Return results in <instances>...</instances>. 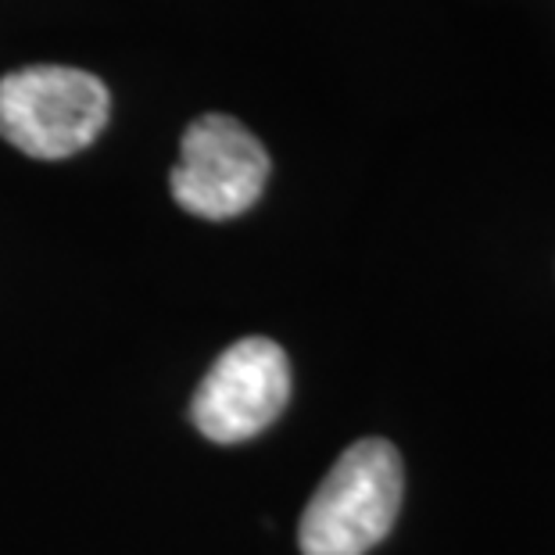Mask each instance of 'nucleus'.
Listing matches in <instances>:
<instances>
[{
  "label": "nucleus",
  "instance_id": "obj_2",
  "mask_svg": "<svg viewBox=\"0 0 555 555\" xmlns=\"http://www.w3.org/2000/svg\"><path fill=\"white\" fill-rule=\"evenodd\" d=\"M108 115V87L82 68L29 65L0 79V137L29 158L79 155L101 137Z\"/></svg>",
  "mask_w": 555,
  "mask_h": 555
},
{
  "label": "nucleus",
  "instance_id": "obj_1",
  "mask_svg": "<svg viewBox=\"0 0 555 555\" xmlns=\"http://www.w3.org/2000/svg\"><path fill=\"white\" fill-rule=\"evenodd\" d=\"M405 474L401 455L384 437H362L319 483L298 524L305 555H365L391 534Z\"/></svg>",
  "mask_w": 555,
  "mask_h": 555
},
{
  "label": "nucleus",
  "instance_id": "obj_3",
  "mask_svg": "<svg viewBox=\"0 0 555 555\" xmlns=\"http://www.w3.org/2000/svg\"><path fill=\"white\" fill-rule=\"evenodd\" d=\"M269 180V155L251 129L230 115H201L183 133L180 165L169 176L172 197L197 219H237Z\"/></svg>",
  "mask_w": 555,
  "mask_h": 555
},
{
  "label": "nucleus",
  "instance_id": "obj_4",
  "mask_svg": "<svg viewBox=\"0 0 555 555\" xmlns=\"http://www.w3.org/2000/svg\"><path fill=\"white\" fill-rule=\"evenodd\" d=\"M291 398V362L276 340L244 337L216 359L191 401L194 427L216 444H241L273 427Z\"/></svg>",
  "mask_w": 555,
  "mask_h": 555
}]
</instances>
